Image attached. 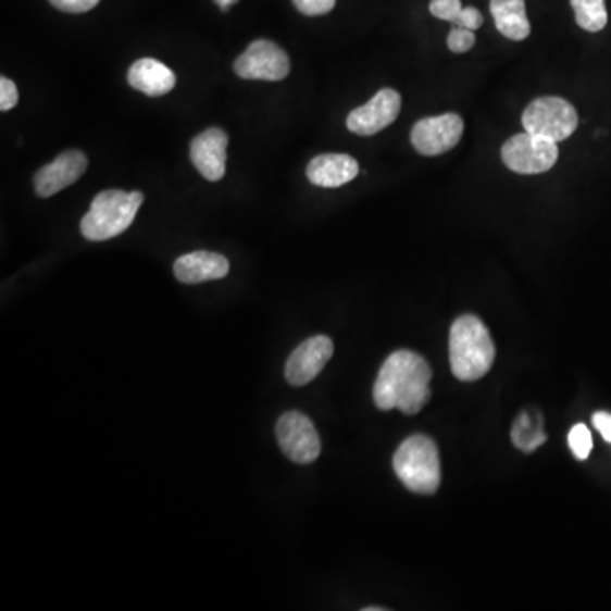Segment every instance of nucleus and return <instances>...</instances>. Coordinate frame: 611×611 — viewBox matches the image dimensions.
Listing matches in <instances>:
<instances>
[{"mask_svg":"<svg viewBox=\"0 0 611 611\" xmlns=\"http://www.w3.org/2000/svg\"><path fill=\"white\" fill-rule=\"evenodd\" d=\"M432 369L411 350H398L387 357L374 384V402L381 411L399 410L416 414L428 404Z\"/></svg>","mask_w":611,"mask_h":611,"instance_id":"nucleus-1","label":"nucleus"},{"mask_svg":"<svg viewBox=\"0 0 611 611\" xmlns=\"http://www.w3.org/2000/svg\"><path fill=\"white\" fill-rule=\"evenodd\" d=\"M449 353L457 379L472 383L488 374L495 364L496 349L479 317L472 314L457 317L450 328Z\"/></svg>","mask_w":611,"mask_h":611,"instance_id":"nucleus-2","label":"nucleus"},{"mask_svg":"<svg viewBox=\"0 0 611 611\" xmlns=\"http://www.w3.org/2000/svg\"><path fill=\"white\" fill-rule=\"evenodd\" d=\"M144 194L102 190L93 198L89 213L82 217L80 232L90 241H105L123 235L144 204Z\"/></svg>","mask_w":611,"mask_h":611,"instance_id":"nucleus-3","label":"nucleus"},{"mask_svg":"<svg viewBox=\"0 0 611 611\" xmlns=\"http://www.w3.org/2000/svg\"><path fill=\"white\" fill-rule=\"evenodd\" d=\"M396 476L411 492L435 495L440 488V457L432 438L413 435L402 441L392 459Z\"/></svg>","mask_w":611,"mask_h":611,"instance_id":"nucleus-4","label":"nucleus"},{"mask_svg":"<svg viewBox=\"0 0 611 611\" xmlns=\"http://www.w3.org/2000/svg\"><path fill=\"white\" fill-rule=\"evenodd\" d=\"M523 128L546 140H568L579 124L576 109L561 97H538L526 105L522 116Z\"/></svg>","mask_w":611,"mask_h":611,"instance_id":"nucleus-5","label":"nucleus"},{"mask_svg":"<svg viewBox=\"0 0 611 611\" xmlns=\"http://www.w3.org/2000/svg\"><path fill=\"white\" fill-rule=\"evenodd\" d=\"M501 159L504 165L516 174H544L558 162L559 148L556 141L525 132L504 141Z\"/></svg>","mask_w":611,"mask_h":611,"instance_id":"nucleus-6","label":"nucleus"},{"mask_svg":"<svg viewBox=\"0 0 611 611\" xmlns=\"http://www.w3.org/2000/svg\"><path fill=\"white\" fill-rule=\"evenodd\" d=\"M275 437L284 456L295 464H311L322 453V440L313 422L299 411L280 416L275 425Z\"/></svg>","mask_w":611,"mask_h":611,"instance_id":"nucleus-7","label":"nucleus"},{"mask_svg":"<svg viewBox=\"0 0 611 611\" xmlns=\"http://www.w3.org/2000/svg\"><path fill=\"white\" fill-rule=\"evenodd\" d=\"M235 74L245 80L279 82L289 75V57L269 39H257L236 59Z\"/></svg>","mask_w":611,"mask_h":611,"instance_id":"nucleus-8","label":"nucleus"},{"mask_svg":"<svg viewBox=\"0 0 611 611\" xmlns=\"http://www.w3.org/2000/svg\"><path fill=\"white\" fill-rule=\"evenodd\" d=\"M464 121L457 114L425 117L411 129V145L425 157H437L452 150L461 141Z\"/></svg>","mask_w":611,"mask_h":611,"instance_id":"nucleus-9","label":"nucleus"},{"mask_svg":"<svg viewBox=\"0 0 611 611\" xmlns=\"http://www.w3.org/2000/svg\"><path fill=\"white\" fill-rule=\"evenodd\" d=\"M401 96L395 89H383L367 104L353 109L347 128L359 136H372L386 129L401 113Z\"/></svg>","mask_w":611,"mask_h":611,"instance_id":"nucleus-10","label":"nucleus"},{"mask_svg":"<svg viewBox=\"0 0 611 611\" xmlns=\"http://www.w3.org/2000/svg\"><path fill=\"white\" fill-rule=\"evenodd\" d=\"M333 350L335 347H333L332 338L325 337V335H316V337L302 341L287 360V383L290 386L301 387L316 379L317 374L332 359Z\"/></svg>","mask_w":611,"mask_h":611,"instance_id":"nucleus-11","label":"nucleus"},{"mask_svg":"<svg viewBox=\"0 0 611 611\" xmlns=\"http://www.w3.org/2000/svg\"><path fill=\"white\" fill-rule=\"evenodd\" d=\"M89 160L80 150L63 151L53 162L45 165L35 175V190L39 198H51L60 190L74 186L86 174Z\"/></svg>","mask_w":611,"mask_h":611,"instance_id":"nucleus-12","label":"nucleus"},{"mask_svg":"<svg viewBox=\"0 0 611 611\" xmlns=\"http://www.w3.org/2000/svg\"><path fill=\"white\" fill-rule=\"evenodd\" d=\"M226 147L228 135L220 128L205 129L194 138L190 144V160L205 180L217 183L225 177Z\"/></svg>","mask_w":611,"mask_h":611,"instance_id":"nucleus-13","label":"nucleus"},{"mask_svg":"<svg viewBox=\"0 0 611 611\" xmlns=\"http://www.w3.org/2000/svg\"><path fill=\"white\" fill-rule=\"evenodd\" d=\"M229 272V262L220 253L199 252L187 253L178 257L174 263V274L177 280L184 284H201L208 280H217L226 277Z\"/></svg>","mask_w":611,"mask_h":611,"instance_id":"nucleus-14","label":"nucleus"},{"mask_svg":"<svg viewBox=\"0 0 611 611\" xmlns=\"http://www.w3.org/2000/svg\"><path fill=\"white\" fill-rule=\"evenodd\" d=\"M359 172V162L345 153H326V155L314 157L306 169V175L310 178L311 184L328 187V189L352 183Z\"/></svg>","mask_w":611,"mask_h":611,"instance_id":"nucleus-15","label":"nucleus"},{"mask_svg":"<svg viewBox=\"0 0 611 611\" xmlns=\"http://www.w3.org/2000/svg\"><path fill=\"white\" fill-rule=\"evenodd\" d=\"M129 86L145 96L162 97L171 92L177 77L169 66L155 59H140L133 63L128 72Z\"/></svg>","mask_w":611,"mask_h":611,"instance_id":"nucleus-16","label":"nucleus"},{"mask_svg":"<svg viewBox=\"0 0 611 611\" xmlns=\"http://www.w3.org/2000/svg\"><path fill=\"white\" fill-rule=\"evenodd\" d=\"M489 9L498 32L511 41H523L531 36L525 0H491Z\"/></svg>","mask_w":611,"mask_h":611,"instance_id":"nucleus-17","label":"nucleus"},{"mask_svg":"<svg viewBox=\"0 0 611 611\" xmlns=\"http://www.w3.org/2000/svg\"><path fill=\"white\" fill-rule=\"evenodd\" d=\"M511 441L515 444L516 449L525 453L535 452L538 447L544 446L547 441V435L544 432V420H541L540 414L534 422L526 411L520 413L519 419L513 423V428H511Z\"/></svg>","mask_w":611,"mask_h":611,"instance_id":"nucleus-18","label":"nucleus"},{"mask_svg":"<svg viewBox=\"0 0 611 611\" xmlns=\"http://www.w3.org/2000/svg\"><path fill=\"white\" fill-rule=\"evenodd\" d=\"M576 23L585 32L598 33L607 26L608 12L604 0H571Z\"/></svg>","mask_w":611,"mask_h":611,"instance_id":"nucleus-19","label":"nucleus"},{"mask_svg":"<svg viewBox=\"0 0 611 611\" xmlns=\"http://www.w3.org/2000/svg\"><path fill=\"white\" fill-rule=\"evenodd\" d=\"M568 441L569 449L573 450L577 461H586L588 459L593 450V437L588 426L583 425V423L574 425L571 432H569Z\"/></svg>","mask_w":611,"mask_h":611,"instance_id":"nucleus-20","label":"nucleus"},{"mask_svg":"<svg viewBox=\"0 0 611 611\" xmlns=\"http://www.w3.org/2000/svg\"><path fill=\"white\" fill-rule=\"evenodd\" d=\"M461 0H432L429 2V12L434 14L437 20L450 21L457 24L459 16L462 12Z\"/></svg>","mask_w":611,"mask_h":611,"instance_id":"nucleus-21","label":"nucleus"},{"mask_svg":"<svg viewBox=\"0 0 611 611\" xmlns=\"http://www.w3.org/2000/svg\"><path fill=\"white\" fill-rule=\"evenodd\" d=\"M476 43V36L467 27L456 26L447 38L449 50L453 53H465Z\"/></svg>","mask_w":611,"mask_h":611,"instance_id":"nucleus-22","label":"nucleus"},{"mask_svg":"<svg viewBox=\"0 0 611 611\" xmlns=\"http://www.w3.org/2000/svg\"><path fill=\"white\" fill-rule=\"evenodd\" d=\"M296 9L304 16H325L333 11L337 0H292Z\"/></svg>","mask_w":611,"mask_h":611,"instance_id":"nucleus-23","label":"nucleus"},{"mask_svg":"<svg viewBox=\"0 0 611 611\" xmlns=\"http://www.w3.org/2000/svg\"><path fill=\"white\" fill-rule=\"evenodd\" d=\"M17 101H20V92H17L14 82L8 77L0 78V111L8 113L11 109L16 108Z\"/></svg>","mask_w":611,"mask_h":611,"instance_id":"nucleus-24","label":"nucleus"},{"mask_svg":"<svg viewBox=\"0 0 611 611\" xmlns=\"http://www.w3.org/2000/svg\"><path fill=\"white\" fill-rule=\"evenodd\" d=\"M101 0H50V4L59 11L68 12V14H82L89 12L99 4Z\"/></svg>","mask_w":611,"mask_h":611,"instance_id":"nucleus-25","label":"nucleus"},{"mask_svg":"<svg viewBox=\"0 0 611 611\" xmlns=\"http://www.w3.org/2000/svg\"><path fill=\"white\" fill-rule=\"evenodd\" d=\"M483 14H481L479 9L476 8H464L462 9L461 16L457 21V26L467 27L471 32H476L483 26Z\"/></svg>","mask_w":611,"mask_h":611,"instance_id":"nucleus-26","label":"nucleus"},{"mask_svg":"<svg viewBox=\"0 0 611 611\" xmlns=\"http://www.w3.org/2000/svg\"><path fill=\"white\" fill-rule=\"evenodd\" d=\"M593 425L600 432L601 437L611 444V414L604 413V411H598V413L593 414Z\"/></svg>","mask_w":611,"mask_h":611,"instance_id":"nucleus-27","label":"nucleus"},{"mask_svg":"<svg viewBox=\"0 0 611 611\" xmlns=\"http://www.w3.org/2000/svg\"><path fill=\"white\" fill-rule=\"evenodd\" d=\"M220 5L221 11H228L232 5H235L238 0H214Z\"/></svg>","mask_w":611,"mask_h":611,"instance_id":"nucleus-28","label":"nucleus"},{"mask_svg":"<svg viewBox=\"0 0 611 611\" xmlns=\"http://www.w3.org/2000/svg\"><path fill=\"white\" fill-rule=\"evenodd\" d=\"M364 611H386V608L369 607V608H364Z\"/></svg>","mask_w":611,"mask_h":611,"instance_id":"nucleus-29","label":"nucleus"}]
</instances>
